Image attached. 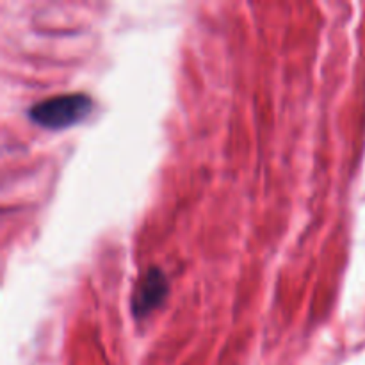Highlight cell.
<instances>
[{
  "mask_svg": "<svg viewBox=\"0 0 365 365\" xmlns=\"http://www.w3.org/2000/svg\"><path fill=\"white\" fill-rule=\"evenodd\" d=\"M91 109L93 102L88 95L66 93L34 103L29 109V116L34 123L45 128H66L84 120Z\"/></svg>",
  "mask_w": 365,
  "mask_h": 365,
  "instance_id": "6da1fadb",
  "label": "cell"
},
{
  "mask_svg": "<svg viewBox=\"0 0 365 365\" xmlns=\"http://www.w3.org/2000/svg\"><path fill=\"white\" fill-rule=\"evenodd\" d=\"M168 294V280L166 274L163 273L157 267L146 271L143 274L141 282H139L138 289H135L134 294V303H132V309H134L135 316L145 317L152 312L155 307H159L163 303V299Z\"/></svg>",
  "mask_w": 365,
  "mask_h": 365,
  "instance_id": "7a4b0ae2",
  "label": "cell"
}]
</instances>
